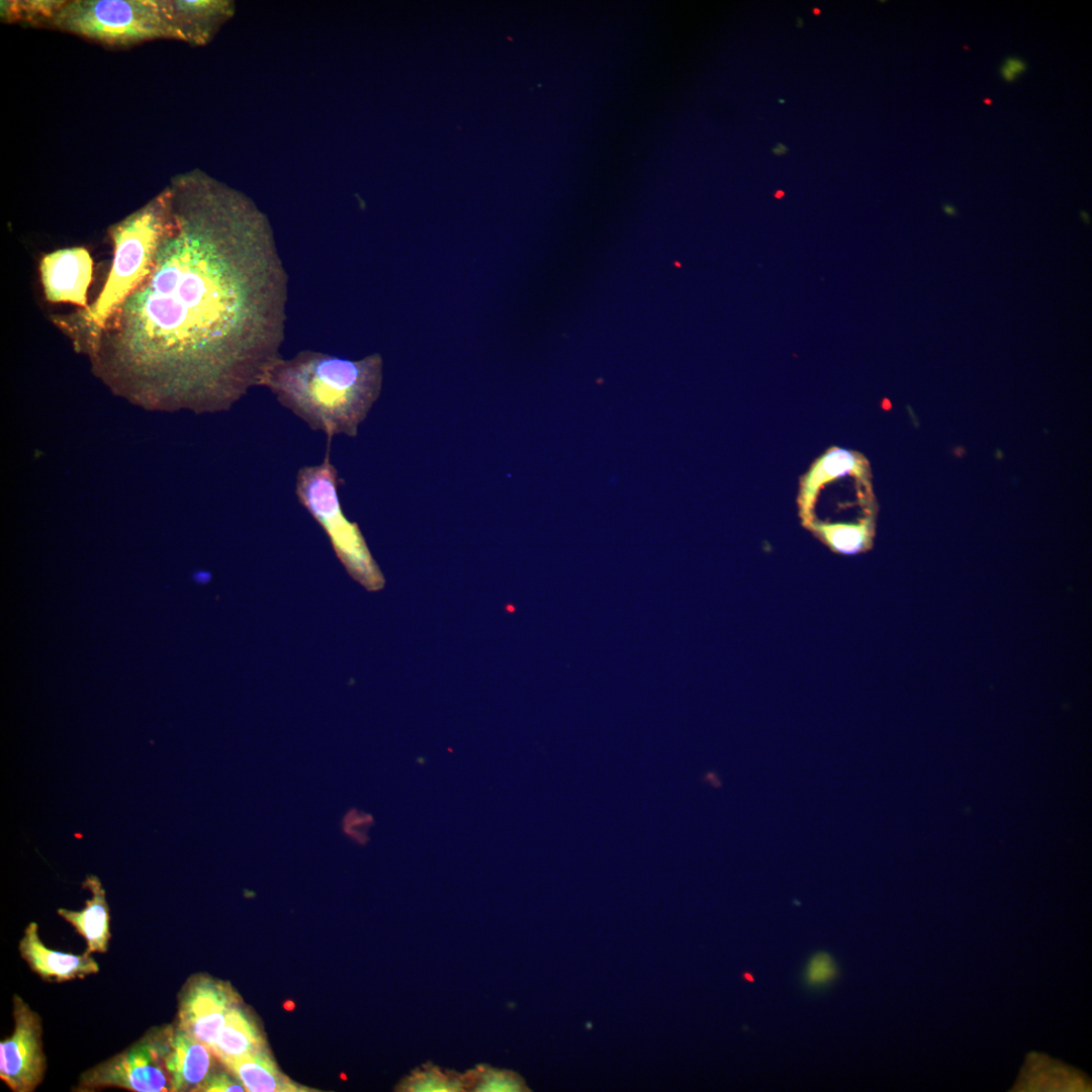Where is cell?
Returning a JSON list of instances; mask_svg holds the SVG:
<instances>
[{"label":"cell","instance_id":"6da1fadb","mask_svg":"<svg viewBox=\"0 0 1092 1092\" xmlns=\"http://www.w3.org/2000/svg\"><path fill=\"white\" fill-rule=\"evenodd\" d=\"M167 188L147 274L73 346L134 402L228 411L281 356L287 273L268 217L243 192L199 169Z\"/></svg>","mask_w":1092,"mask_h":1092},{"label":"cell","instance_id":"7a4b0ae2","mask_svg":"<svg viewBox=\"0 0 1092 1092\" xmlns=\"http://www.w3.org/2000/svg\"><path fill=\"white\" fill-rule=\"evenodd\" d=\"M382 369V357L377 353L350 360L302 350L291 358L275 360L260 386L328 439L355 437L380 395Z\"/></svg>","mask_w":1092,"mask_h":1092},{"label":"cell","instance_id":"3957f363","mask_svg":"<svg viewBox=\"0 0 1092 1092\" xmlns=\"http://www.w3.org/2000/svg\"><path fill=\"white\" fill-rule=\"evenodd\" d=\"M168 203L166 186L146 204L109 228L113 260L101 292L87 308L52 317L72 344L99 328L147 274L165 225Z\"/></svg>","mask_w":1092,"mask_h":1092},{"label":"cell","instance_id":"277c9868","mask_svg":"<svg viewBox=\"0 0 1092 1092\" xmlns=\"http://www.w3.org/2000/svg\"><path fill=\"white\" fill-rule=\"evenodd\" d=\"M47 27L109 48L175 39L164 0L62 1Z\"/></svg>","mask_w":1092,"mask_h":1092},{"label":"cell","instance_id":"5b68a950","mask_svg":"<svg viewBox=\"0 0 1092 1092\" xmlns=\"http://www.w3.org/2000/svg\"><path fill=\"white\" fill-rule=\"evenodd\" d=\"M331 440L318 464L305 465L295 477L298 502L327 532L337 556L355 579L369 589H378L384 579L355 523L343 514L339 495L338 470L331 461Z\"/></svg>","mask_w":1092,"mask_h":1092},{"label":"cell","instance_id":"8992f818","mask_svg":"<svg viewBox=\"0 0 1092 1092\" xmlns=\"http://www.w3.org/2000/svg\"><path fill=\"white\" fill-rule=\"evenodd\" d=\"M170 1024L154 1026L120 1053L84 1071L76 1091L120 1088L133 1092H170L164 1065Z\"/></svg>","mask_w":1092,"mask_h":1092},{"label":"cell","instance_id":"52a82bcc","mask_svg":"<svg viewBox=\"0 0 1092 1092\" xmlns=\"http://www.w3.org/2000/svg\"><path fill=\"white\" fill-rule=\"evenodd\" d=\"M14 1027L0 1043V1078L14 1092H32L46 1068L39 1015L18 995L12 999Z\"/></svg>","mask_w":1092,"mask_h":1092},{"label":"cell","instance_id":"ba28073f","mask_svg":"<svg viewBox=\"0 0 1092 1092\" xmlns=\"http://www.w3.org/2000/svg\"><path fill=\"white\" fill-rule=\"evenodd\" d=\"M240 1003L232 986L208 975H194L179 995L176 1024L212 1052L230 1010Z\"/></svg>","mask_w":1092,"mask_h":1092},{"label":"cell","instance_id":"9c48e42d","mask_svg":"<svg viewBox=\"0 0 1092 1092\" xmlns=\"http://www.w3.org/2000/svg\"><path fill=\"white\" fill-rule=\"evenodd\" d=\"M44 297L50 302H67L87 308V291L92 281L93 260L82 247L60 249L39 262Z\"/></svg>","mask_w":1092,"mask_h":1092},{"label":"cell","instance_id":"30bf717a","mask_svg":"<svg viewBox=\"0 0 1092 1092\" xmlns=\"http://www.w3.org/2000/svg\"><path fill=\"white\" fill-rule=\"evenodd\" d=\"M211 1050L180 1026L170 1024L164 1052V1065L171 1092L203 1091L217 1071ZM218 1061V1060H217Z\"/></svg>","mask_w":1092,"mask_h":1092},{"label":"cell","instance_id":"8fae6325","mask_svg":"<svg viewBox=\"0 0 1092 1092\" xmlns=\"http://www.w3.org/2000/svg\"><path fill=\"white\" fill-rule=\"evenodd\" d=\"M846 475L870 478L869 462L859 452L832 446L813 461L799 481L797 507L802 525L811 515L818 490Z\"/></svg>","mask_w":1092,"mask_h":1092},{"label":"cell","instance_id":"7c38bea8","mask_svg":"<svg viewBox=\"0 0 1092 1092\" xmlns=\"http://www.w3.org/2000/svg\"><path fill=\"white\" fill-rule=\"evenodd\" d=\"M20 957L28 967L48 982L62 983L84 979L99 972V965L90 953H65L47 947L38 935V925L30 922L19 940Z\"/></svg>","mask_w":1092,"mask_h":1092},{"label":"cell","instance_id":"4fadbf2b","mask_svg":"<svg viewBox=\"0 0 1092 1092\" xmlns=\"http://www.w3.org/2000/svg\"><path fill=\"white\" fill-rule=\"evenodd\" d=\"M176 40L206 44L235 12L228 0H164Z\"/></svg>","mask_w":1092,"mask_h":1092},{"label":"cell","instance_id":"5bb4252c","mask_svg":"<svg viewBox=\"0 0 1092 1092\" xmlns=\"http://www.w3.org/2000/svg\"><path fill=\"white\" fill-rule=\"evenodd\" d=\"M82 887L91 892V898L86 900L85 907L80 911L59 908L57 912L85 939L87 953H104L111 937L110 911L105 890L94 875L88 876Z\"/></svg>","mask_w":1092,"mask_h":1092},{"label":"cell","instance_id":"9a60e30c","mask_svg":"<svg viewBox=\"0 0 1092 1092\" xmlns=\"http://www.w3.org/2000/svg\"><path fill=\"white\" fill-rule=\"evenodd\" d=\"M266 1051L265 1039L254 1018L236 1004L228 1013L212 1049L222 1065L251 1054Z\"/></svg>","mask_w":1092,"mask_h":1092},{"label":"cell","instance_id":"2e32d148","mask_svg":"<svg viewBox=\"0 0 1092 1092\" xmlns=\"http://www.w3.org/2000/svg\"><path fill=\"white\" fill-rule=\"evenodd\" d=\"M250 1092H299L303 1087L287 1078L267 1051L251 1054L223 1065Z\"/></svg>","mask_w":1092,"mask_h":1092},{"label":"cell","instance_id":"e0dca14e","mask_svg":"<svg viewBox=\"0 0 1092 1092\" xmlns=\"http://www.w3.org/2000/svg\"><path fill=\"white\" fill-rule=\"evenodd\" d=\"M831 551L854 555L872 547L875 535V516L854 524L814 525L808 529Z\"/></svg>","mask_w":1092,"mask_h":1092},{"label":"cell","instance_id":"ac0fdd59","mask_svg":"<svg viewBox=\"0 0 1092 1092\" xmlns=\"http://www.w3.org/2000/svg\"><path fill=\"white\" fill-rule=\"evenodd\" d=\"M61 3L62 1L52 0L1 1V19L5 22L25 23L32 27H47Z\"/></svg>","mask_w":1092,"mask_h":1092},{"label":"cell","instance_id":"d6986e66","mask_svg":"<svg viewBox=\"0 0 1092 1092\" xmlns=\"http://www.w3.org/2000/svg\"><path fill=\"white\" fill-rule=\"evenodd\" d=\"M463 1088H467L465 1077L445 1074L436 1068L414 1073L402 1086V1090L420 1092H454Z\"/></svg>","mask_w":1092,"mask_h":1092},{"label":"cell","instance_id":"ffe728a7","mask_svg":"<svg viewBox=\"0 0 1092 1092\" xmlns=\"http://www.w3.org/2000/svg\"><path fill=\"white\" fill-rule=\"evenodd\" d=\"M465 1080L467 1088L471 1087L474 1091L514 1092L526 1090L524 1081L518 1075L487 1068L466 1075Z\"/></svg>","mask_w":1092,"mask_h":1092},{"label":"cell","instance_id":"44dd1931","mask_svg":"<svg viewBox=\"0 0 1092 1092\" xmlns=\"http://www.w3.org/2000/svg\"><path fill=\"white\" fill-rule=\"evenodd\" d=\"M837 975V967L833 958L825 951L814 954L809 961L805 980L809 986L820 987L832 981Z\"/></svg>","mask_w":1092,"mask_h":1092},{"label":"cell","instance_id":"7402d4cb","mask_svg":"<svg viewBox=\"0 0 1092 1092\" xmlns=\"http://www.w3.org/2000/svg\"><path fill=\"white\" fill-rule=\"evenodd\" d=\"M204 1092L246 1091L241 1081L223 1071H216L203 1088Z\"/></svg>","mask_w":1092,"mask_h":1092},{"label":"cell","instance_id":"603a6c76","mask_svg":"<svg viewBox=\"0 0 1092 1092\" xmlns=\"http://www.w3.org/2000/svg\"><path fill=\"white\" fill-rule=\"evenodd\" d=\"M1026 70L1027 65L1025 61L1019 58L1012 57L1006 59L1002 64L1000 69V75L1005 82H1013Z\"/></svg>","mask_w":1092,"mask_h":1092},{"label":"cell","instance_id":"cb8c5ba5","mask_svg":"<svg viewBox=\"0 0 1092 1092\" xmlns=\"http://www.w3.org/2000/svg\"><path fill=\"white\" fill-rule=\"evenodd\" d=\"M771 152L774 154H776V155H782V154H786L788 152V148L783 146L782 144H778L777 147L774 148Z\"/></svg>","mask_w":1092,"mask_h":1092},{"label":"cell","instance_id":"d4e9b609","mask_svg":"<svg viewBox=\"0 0 1092 1092\" xmlns=\"http://www.w3.org/2000/svg\"><path fill=\"white\" fill-rule=\"evenodd\" d=\"M943 210H944V211H945V212H946V213H947L948 215H954V214H956V209H954V207H953L952 205H950V204H944V205H943Z\"/></svg>","mask_w":1092,"mask_h":1092},{"label":"cell","instance_id":"484cf974","mask_svg":"<svg viewBox=\"0 0 1092 1092\" xmlns=\"http://www.w3.org/2000/svg\"><path fill=\"white\" fill-rule=\"evenodd\" d=\"M783 195H784V192L781 191V190L776 193L777 198H781Z\"/></svg>","mask_w":1092,"mask_h":1092},{"label":"cell","instance_id":"4316f807","mask_svg":"<svg viewBox=\"0 0 1092 1092\" xmlns=\"http://www.w3.org/2000/svg\"><path fill=\"white\" fill-rule=\"evenodd\" d=\"M813 11H814V14H819V13H820V10H819V9H816V8H815V9H813Z\"/></svg>","mask_w":1092,"mask_h":1092}]
</instances>
